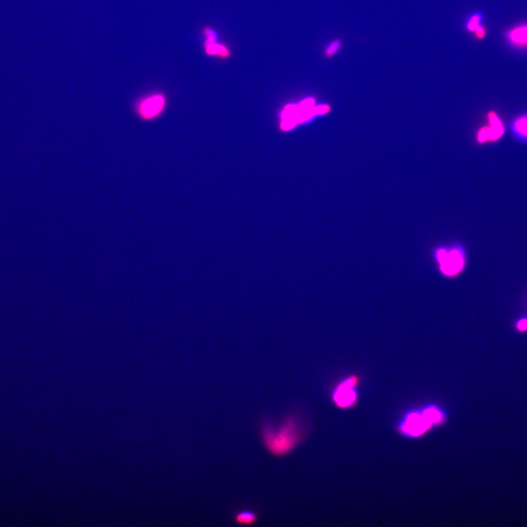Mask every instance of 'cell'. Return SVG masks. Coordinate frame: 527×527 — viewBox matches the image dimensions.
I'll return each instance as SVG.
<instances>
[{"mask_svg": "<svg viewBox=\"0 0 527 527\" xmlns=\"http://www.w3.org/2000/svg\"><path fill=\"white\" fill-rule=\"evenodd\" d=\"M262 434L266 447L271 454L276 456L289 454L300 440V433L294 418L286 420L285 423L275 432L266 428Z\"/></svg>", "mask_w": 527, "mask_h": 527, "instance_id": "6da1fadb", "label": "cell"}, {"mask_svg": "<svg viewBox=\"0 0 527 527\" xmlns=\"http://www.w3.org/2000/svg\"><path fill=\"white\" fill-rule=\"evenodd\" d=\"M432 255L439 273L446 279L460 275L465 267V252L458 244L435 247Z\"/></svg>", "mask_w": 527, "mask_h": 527, "instance_id": "7a4b0ae2", "label": "cell"}, {"mask_svg": "<svg viewBox=\"0 0 527 527\" xmlns=\"http://www.w3.org/2000/svg\"><path fill=\"white\" fill-rule=\"evenodd\" d=\"M314 101L312 99H308L301 103L298 106H289L286 107L282 115L283 129L289 130L294 127L299 122L306 121L316 114H322L327 112L328 108L321 106L319 107H314Z\"/></svg>", "mask_w": 527, "mask_h": 527, "instance_id": "3957f363", "label": "cell"}, {"mask_svg": "<svg viewBox=\"0 0 527 527\" xmlns=\"http://www.w3.org/2000/svg\"><path fill=\"white\" fill-rule=\"evenodd\" d=\"M399 431L409 437H418L426 433L433 425L422 410H411L407 412L399 423Z\"/></svg>", "mask_w": 527, "mask_h": 527, "instance_id": "277c9868", "label": "cell"}, {"mask_svg": "<svg viewBox=\"0 0 527 527\" xmlns=\"http://www.w3.org/2000/svg\"><path fill=\"white\" fill-rule=\"evenodd\" d=\"M357 379L350 377L340 382L332 393L333 402L339 408H348L356 402L358 398Z\"/></svg>", "mask_w": 527, "mask_h": 527, "instance_id": "5b68a950", "label": "cell"}, {"mask_svg": "<svg viewBox=\"0 0 527 527\" xmlns=\"http://www.w3.org/2000/svg\"><path fill=\"white\" fill-rule=\"evenodd\" d=\"M165 98L162 95H153L141 101L139 106L141 117L149 119L158 117L164 109Z\"/></svg>", "mask_w": 527, "mask_h": 527, "instance_id": "8992f818", "label": "cell"}, {"mask_svg": "<svg viewBox=\"0 0 527 527\" xmlns=\"http://www.w3.org/2000/svg\"><path fill=\"white\" fill-rule=\"evenodd\" d=\"M490 126L480 131L478 135V140L480 142L484 141L499 140L505 133V128L501 119L497 114L491 112L489 115Z\"/></svg>", "mask_w": 527, "mask_h": 527, "instance_id": "52a82bcc", "label": "cell"}, {"mask_svg": "<svg viewBox=\"0 0 527 527\" xmlns=\"http://www.w3.org/2000/svg\"><path fill=\"white\" fill-rule=\"evenodd\" d=\"M511 129L517 139L527 141V114L515 119L512 122Z\"/></svg>", "mask_w": 527, "mask_h": 527, "instance_id": "ba28073f", "label": "cell"}, {"mask_svg": "<svg viewBox=\"0 0 527 527\" xmlns=\"http://www.w3.org/2000/svg\"><path fill=\"white\" fill-rule=\"evenodd\" d=\"M422 411L433 427L439 425L441 422H444L445 419L444 411L434 404L426 406L425 408L422 409Z\"/></svg>", "mask_w": 527, "mask_h": 527, "instance_id": "9c48e42d", "label": "cell"}, {"mask_svg": "<svg viewBox=\"0 0 527 527\" xmlns=\"http://www.w3.org/2000/svg\"><path fill=\"white\" fill-rule=\"evenodd\" d=\"M512 43L517 45H527V25L513 29L508 33Z\"/></svg>", "mask_w": 527, "mask_h": 527, "instance_id": "30bf717a", "label": "cell"}, {"mask_svg": "<svg viewBox=\"0 0 527 527\" xmlns=\"http://www.w3.org/2000/svg\"><path fill=\"white\" fill-rule=\"evenodd\" d=\"M257 515L254 512L246 510L239 512L235 515V520L241 525H252L257 521Z\"/></svg>", "mask_w": 527, "mask_h": 527, "instance_id": "8fae6325", "label": "cell"}, {"mask_svg": "<svg viewBox=\"0 0 527 527\" xmlns=\"http://www.w3.org/2000/svg\"><path fill=\"white\" fill-rule=\"evenodd\" d=\"M481 19H482L481 14L475 13V14L473 15V16L469 18L467 25H466V28H467L469 31L475 32V30L481 25Z\"/></svg>", "mask_w": 527, "mask_h": 527, "instance_id": "7c38bea8", "label": "cell"}, {"mask_svg": "<svg viewBox=\"0 0 527 527\" xmlns=\"http://www.w3.org/2000/svg\"><path fill=\"white\" fill-rule=\"evenodd\" d=\"M340 45H341V43H340L338 40L333 42V43L328 47V50H327V55H333V54L336 53L337 51L339 49Z\"/></svg>", "mask_w": 527, "mask_h": 527, "instance_id": "4fadbf2b", "label": "cell"}, {"mask_svg": "<svg viewBox=\"0 0 527 527\" xmlns=\"http://www.w3.org/2000/svg\"><path fill=\"white\" fill-rule=\"evenodd\" d=\"M475 35L478 39H483V38H485V36L486 35V30L484 27L481 25V26L475 30Z\"/></svg>", "mask_w": 527, "mask_h": 527, "instance_id": "5bb4252c", "label": "cell"}, {"mask_svg": "<svg viewBox=\"0 0 527 527\" xmlns=\"http://www.w3.org/2000/svg\"><path fill=\"white\" fill-rule=\"evenodd\" d=\"M518 329L521 330V331H525V330H526L527 329V320L526 319H523V320H521V321H519V323H518Z\"/></svg>", "mask_w": 527, "mask_h": 527, "instance_id": "9a60e30c", "label": "cell"}]
</instances>
